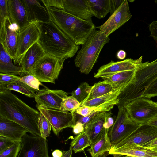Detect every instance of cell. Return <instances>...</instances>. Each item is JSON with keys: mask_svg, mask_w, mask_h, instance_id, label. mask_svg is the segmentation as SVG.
<instances>
[{"mask_svg": "<svg viewBox=\"0 0 157 157\" xmlns=\"http://www.w3.org/2000/svg\"><path fill=\"white\" fill-rule=\"evenodd\" d=\"M40 114L11 90L0 87V116L18 123L31 134L41 136L38 127Z\"/></svg>", "mask_w": 157, "mask_h": 157, "instance_id": "6da1fadb", "label": "cell"}, {"mask_svg": "<svg viewBox=\"0 0 157 157\" xmlns=\"http://www.w3.org/2000/svg\"><path fill=\"white\" fill-rule=\"evenodd\" d=\"M37 23L40 32L38 42L46 54L64 61L75 55L79 46L53 21Z\"/></svg>", "mask_w": 157, "mask_h": 157, "instance_id": "7a4b0ae2", "label": "cell"}, {"mask_svg": "<svg viewBox=\"0 0 157 157\" xmlns=\"http://www.w3.org/2000/svg\"><path fill=\"white\" fill-rule=\"evenodd\" d=\"M50 20L66 34L77 45H82L95 29L92 20L79 19L64 10L45 6Z\"/></svg>", "mask_w": 157, "mask_h": 157, "instance_id": "3957f363", "label": "cell"}, {"mask_svg": "<svg viewBox=\"0 0 157 157\" xmlns=\"http://www.w3.org/2000/svg\"><path fill=\"white\" fill-rule=\"evenodd\" d=\"M157 79V59L143 63L135 69L132 80L118 97V105L140 98Z\"/></svg>", "mask_w": 157, "mask_h": 157, "instance_id": "277c9868", "label": "cell"}, {"mask_svg": "<svg viewBox=\"0 0 157 157\" xmlns=\"http://www.w3.org/2000/svg\"><path fill=\"white\" fill-rule=\"evenodd\" d=\"M110 38L99 30H94L77 52L74 60L75 65L82 73L88 74L97 62L104 46Z\"/></svg>", "mask_w": 157, "mask_h": 157, "instance_id": "5b68a950", "label": "cell"}, {"mask_svg": "<svg viewBox=\"0 0 157 157\" xmlns=\"http://www.w3.org/2000/svg\"><path fill=\"white\" fill-rule=\"evenodd\" d=\"M123 105L131 119L138 125L147 123L157 116V104L148 99L140 97Z\"/></svg>", "mask_w": 157, "mask_h": 157, "instance_id": "8992f818", "label": "cell"}, {"mask_svg": "<svg viewBox=\"0 0 157 157\" xmlns=\"http://www.w3.org/2000/svg\"><path fill=\"white\" fill-rule=\"evenodd\" d=\"M64 61L46 54L34 66L30 75L40 82L55 83L63 68Z\"/></svg>", "mask_w": 157, "mask_h": 157, "instance_id": "52a82bcc", "label": "cell"}, {"mask_svg": "<svg viewBox=\"0 0 157 157\" xmlns=\"http://www.w3.org/2000/svg\"><path fill=\"white\" fill-rule=\"evenodd\" d=\"M118 105L117 117L108 132L112 146L126 138L139 125L131 119L123 105Z\"/></svg>", "mask_w": 157, "mask_h": 157, "instance_id": "ba28073f", "label": "cell"}, {"mask_svg": "<svg viewBox=\"0 0 157 157\" xmlns=\"http://www.w3.org/2000/svg\"><path fill=\"white\" fill-rule=\"evenodd\" d=\"M21 142V149L17 157H50L46 139L26 133Z\"/></svg>", "mask_w": 157, "mask_h": 157, "instance_id": "9c48e42d", "label": "cell"}, {"mask_svg": "<svg viewBox=\"0 0 157 157\" xmlns=\"http://www.w3.org/2000/svg\"><path fill=\"white\" fill-rule=\"evenodd\" d=\"M40 32L38 23L33 22L19 29L17 39L16 57L13 61L19 66L25 53L33 45L38 42Z\"/></svg>", "mask_w": 157, "mask_h": 157, "instance_id": "30bf717a", "label": "cell"}, {"mask_svg": "<svg viewBox=\"0 0 157 157\" xmlns=\"http://www.w3.org/2000/svg\"><path fill=\"white\" fill-rule=\"evenodd\" d=\"M40 113L43 114L50 123L56 136L63 129L72 128L75 124L74 113L60 110L46 109L37 105Z\"/></svg>", "mask_w": 157, "mask_h": 157, "instance_id": "8fae6325", "label": "cell"}, {"mask_svg": "<svg viewBox=\"0 0 157 157\" xmlns=\"http://www.w3.org/2000/svg\"><path fill=\"white\" fill-rule=\"evenodd\" d=\"M157 137V127L147 123L139 125L129 136L119 143L112 146L111 149H116L124 145L132 144L145 147Z\"/></svg>", "mask_w": 157, "mask_h": 157, "instance_id": "7c38bea8", "label": "cell"}, {"mask_svg": "<svg viewBox=\"0 0 157 157\" xmlns=\"http://www.w3.org/2000/svg\"><path fill=\"white\" fill-rule=\"evenodd\" d=\"M19 28L12 24L9 17H6L0 25V42L14 61L16 57Z\"/></svg>", "mask_w": 157, "mask_h": 157, "instance_id": "4fadbf2b", "label": "cell"}, {"mask_svg": "<svg viewBox=\"0 0 157 157\" xmlns=\"http://www.w3.org/2000/svg\"><path fill=\"white\" fill-rule=\"evenodd\" d=\"M128 1L124 0L119 7L107 21L97 27L106 37L121 27L132 17Z\"/></svg>", "mask_w": 157, "mask_h": 157, "instance_id": "5bb4252c", "label": "cell"}, {"mask_svg": "<svg viewBox=\"0 0 157 157\" xmlns=\"http://www.w3.org/2000/svg\"><path fill=\"white\" fill-rule=\"evenodd\" d=\"M142 59L143 56H141L136 59L128 58L116 62L112 60L108 64L101 66L94 77L103 78L120 72L134 70L143 63Z\"/></svg>", "mask_w": 157, "mask_h": 157, "instance_id": "9a60e30c", "label": "cell"}, {"mask_svg": "<svg viewBox=\"0 0 157 157\" xmlns=\"http://www.w3.org/2000/svg\"><path fill=\"white\" fill-rule=\"evenodd\" d=\"M68 93L61 90L48 88L40 89L34 98L37 105L43 108L60 110L63 99Z\"/></svg>", "mask_w": 157, "mask_h": 157, "instance_id": "2e32d148", "label": "cell"}, {"mask_svg": "<svg viewBox=\"0 0 157 157\" xmlns=\"http://www.w3.org/2000/svg\"><path fill=\"white\" fill-rule=\"evenodd\" d=\"M109 112L99 111L85 127L91 144L99 140L108 130L104 128V125L108 117L112 115Z\"/></svg>", "mask_w": 157, "mask_h": 157, "instance_id": "e0dca14e", "label": "cell"}, {"mask_svg": "<svg viewBox=\"0 0 157 157\" xmlns=\"http://www.w3.org/2000/svg\"><path fill=\"white\" fill-rule=\"evenodd\" d=\"M109 153L113 156L157 157V149L149 148L136 144H132L124 145L116 149H111Z\"/></svg>", "mask_w": 157, "mask_h": 157, "instance_id": "ac0fdd59", "label": "cell"}, {"mask_svg": "<svg viewBox=\"0 0 157 157\" xmlns=\"http://www.w3.org/2000/svg\"><path fill=\"white\" fill-rule=\"evenodd\" d=\"M64 10L71 15L85 21L92 20L94 15L88 0H63Z\"/></svg>", "mask_w": 157, "mask_h": 157, "instance_id": "d6986e66", "label": "cell"}, {"mask_svg": "<svg viewBox=\"0 0 157 157\" xmlns=\"http://www.w3.org/2000/svg\"><path fill=\"white\" fill-rule=\"evenodd\" d=\"M30 23L45 22L50 21L46 7L39 1L22 0Z\"/></svg>", "mask_w": 157, "mask_h": 157, "instance_id": "ffe728a7", "label": "cell"}, {"mask_svg": "<svg viewBox=\"0 0 157 157\" xmlns=\"http://www.w3.org/2000/svg\"><path fill=\"white\" fill-rule=\"evenodd\" d=\"M7 7L11 22L19 29L30 23L22 0H7Z\"/></svg>", "mask_w": 157, "mask_h": 157, "instance_id": "44dd1931", "label": "cell"}, {"mask_svg": "<svg viewBox=\"0 0 157 157\" xmlns=\"http://www.w3.org/2000/svg\"><path fill=\"white\" fill-rule=\"evenodd\" d=\"M46 54L38 42L29 48L23 56L19 66L22 68V73L30 75L35 64Z\"/></svg>", "mask_w": 157, "mask_h": 157, "instance_id": "7402d4cb", "label": "cell"}, {"mask_svg": "<svg viewBox=\"0 0 157 157\" xmlns=\"http://www.w3.org/2000/svg\"><path fill=\"white\" fill-rule=\"evenodd\" d=\"M127 86H123L101 96L82 102L80 103V106L93 108H106L112 109L114 105H118L119 100L118 97Z\"/></svg>", "mask_w": 157, "mask_h": 157, "instance_id": "603a6c76", "label": "cell"}, {"mask_svg": "<svg viewBox=\"0 0 157 157\" xmlns=\"http://www.w3.org/2000/svg\"><path fill=\"white\" fill-rule=\"evenodd\" d=\"M27 132L25 128L18 123L0 116V136L21 142Z\"/></svg>", "mask_w": 157, "mask_h": 157, "instance_id": "cb8c5ba5", "label": "cell"}, {"mask_svg": "<svg viewBox=\"0 0 157 157\" xmlns=\"http://www.w3.org/2000/svg\"><path fill=\"white\" fill-rule=\"evenodd\" d=\"M0 48V73L14 75L22 73L21 67L13 63L12 58L1 44Z\"/></svg>", "mask_w": 157, "mask_h": 157, "instance_id": "d4e9b609", "label": "cell"}, {"mask_svg": "<svg viewBox=\"0 0 157 157\" xmlns=\"http://www.w3.org/2000/svg\"><path fill=\"white\" fill-rule=\"evenodd\" d=\"M109 130L107 131L101 137L92 144L87 150L92 157H99L105 153L109 152L112 145L108 136Z\"/></svg>", "mask_w": 157, "mask_h": 157, "instance_id": "484cf974", "label": "cell"}, {"mask_svg": "<svg viewBox=\"0 0 157 157\" xmlns=\"http://www.w3.org/2000/svg\"><path fill=\"white\" fill-rule=\"evenodd\" d=\"M135 72V69L120 72L102 79L107 81L116 89L123 86L128 85L133 77Z\"/></svg>", "mask_w": 157, "mask_h": 157, "instance_id": "4316f807", "label": "cell"}, {"mask_svg": "<svg viewBox=\"0 0 157 157\" xmlns=\"http://www.w3.org/2000/svg\"><path fill=\"white\" fill-rule=\"evenodd\" d=\"M94 15L98 19L103 18L109 12L110 0H88Z\"/></svg>", "mask_w": 157, "mask_h": 157, "instance_id": "83f0119b", "label": "cell"}, {"mask_svg": "<svg viewBox=\"0 0 157 157\" xmlns=\"http://www.w3.org/2000/svg\"><path fill=\"white\" fill-rule=\"evenodd\" d=\"M115 89L110 83L105 80L96 83L92 86L88 96L82 102L100 97L110 92Z\"/></svg>", "mask_w": 157, "mask_h": 157, "instance_id": "f1b7e54d", "label": "cell"}, {"mask_svg": "<svg viewBox=\"0 0 157 157\" xmlns=\"http://www.w3.org/2000/svg\"><path fill=\"white\" fill-rule=\"evenodd\" d=\"M91 145L89 138L84 131L74 137L70 144V148L76 153L82 151Z\"/></svg>", "mask_w": 157, "mask_h": 157, "instance_id": "f546056e", "label": "cell"}, {"mask_svg": "<svg viewBox=\"0 0 157 157\" xmlns=\"http://www.w3.org/2000/svg\"><path fill=\"white\" fill-rule=\"evenodd\" d=\"M0 87H3L11 90L16 91L30 98H34L36 95L35 92L38 91L20 80Z\"/></svg>", "mask_w": 157, "mask_h": 157, "instance_id": "4dcf8cb0", "label": "cell"}, {"mask_svg": "<svg viewBox=\"0 0 157 157\" xmlns=\"http://www.w3.org/2000/svg\"><path fill=\"white\" fill-rule=\"evenodd\" d=\"M91 88L92 86H90L87 82H83L71 93V95L81 103L88 96Z\"/></svg>", "mask_w": 157, "mask_h": 157, "instance_id": "1f68e13d", "label": "cell"}, {"mask_svg": "<svg viewBox=\"0 0 157 157\" xmlns=\"http://www.w3.org/2000/svg\"><path fill=\"white\" fill-rule=\"evenodd\" d=\"M80 106V103L72 96L64 98L61 104L60 110L74 113L76 109Z\"/></svg>", "mask_w": 157, "mask_h": 157, "instance_id": "d6a6232c", "label": "cell"}, {"mask_svg": "<svg viewBox=\"0 0 157 157\" xmlns=\"http://www.w3.org/2000/svg\"><path fill=\"white\" fill-rule=\"evenodd\" d=\"M38 127L41 136L46 139L50 135L52 127L48 120L40 113L38 120Z\"/></svg>", "mask_w": 157, "mask_h": 157, "instance_id": "836d02e7", "label": "cell"}, {"mask_svg": "<svg viewBox=\"0 0 157 157\" xmlns=\"http://www.w3.org/2000/svg\"><path fill=\"white\" fill-rule=\"evenodd\" d=\"M111 110L106 108H93L82 105L77 108L75 113L83 116H86L95 111L109 112Z\"/></svg>", "mask_w": 157, "mask_h": 157, "instance_id": "e575fe53", "label": "cell"}, {"mask_svg": "<svg viewBox=\"0 0 157 157\" xmlns=\"http://www.w3.org/2000/svg\"><path fill=\"white\" fill-rule=\"evenodd\" d=\"M21 146V142H15L8 149L0 154V157H17Z\"/></svg>", "mask_w": 157, "mask_h": 157, "instance_id": "d590c367", "label": "cell"}, {"mask_svg": "<svg viewBox=\"0 0 157 157\" xmlns=\"http://www.w3.org/2000/svg\"><path fill=\"white\" fill-rule=\"evenodd\" d=\"M20 80L30 87L37 90H40V85H43L37 78L31 75H28L21 77Z\"/></svg>", "mask_w": 157, "mask_h": 157, "instance_id": "8d00e7d4", "label": "cell"}, {"mask_svg": "<svg viewBox=\"0 0 157 157\" xmlns=\"http://www.w3.org/2000/svg\"><path fill=\"white\" fill-rule=\"evenodd\" d=\"M16 75L0 73V86H3L20 80Z\"/></svg>", "mask_w": 157, "mask_h": 157, "instance_id": "74e56055", "label": "cell"}, {"mask_svg": "<svg viewBox=\"0 0 157 157\" xmlns=\"http://www.w3.org/2000/svg\"><path fill=\"white\" fill-rule=\"evenodd\" d=\"M157 96V79L147 88L140 97L150 99Z\"/></svg>", "mask_w": 157, "mask_h": 157, "instance_id": "f35d334b", "label": "cell"}, {"mask_svg": "<svg viewBox=\"0 0 157 157\" xmlns=\"http://www.w3.org/2000/svg\"><path fill=\"white\" fill-rule=\"evenodd\" d=\"M9 17L7 0H0V25L3 23L5 18Z\"/></svg>", "mask_w": 157, "mask_h": 157, "instance_id": "ab89813d", "label": "cell"}, {"mask_svg": "<svg viewBox=\"0 0 157 157\" xmlns=\"http://www.w3.org/2000/svg\"><path fill=\"white\" fill-rule=\"evenodd\" d=\"M99 112V111H95L86 116H83L79 115V116H78L79 117L78 118L75 117V123L78 122L81 123L85 128L86 125L93 119Z\"/></svg>", "mask_w": 157, "mask_h": 157, "instance_id": "60d3db41", "label": "cell"}, {"mask_svg": "<svg viewBox=\"0 0 157 157\" xmlns=\"http://www.w3.org/2000/svg\"><path fill=\"white\" fill-rule=\"evenodd\" d=\"M16 142L17 141L0 136V154L7 150Z\"/></svg>", "mask_w": 157, "mask_h": 157, "instance_id": "b9f144b4", "label": "cell"}, {"mask_svg": "<svg viewBox=\"0 0 157 157\" xmlns=\"http://www.w3.org/2000/svg\"><path fill=\"white\" fill-rule=\"evenodd\" d=\"M44 6L64 10L63 0H41Z\"/></svg>", "mask_w": 157, "mask_h": 157, "instance_id": "7bdbcfd3", "label": "cell"}, {"mask_svg": "<svg viewBox=\"0 0 157 157\" xmlns=\"http://www.w3.org/2000/svg\"><path fill=\"white\" fill-rule=\"evenodd\" d=\"M149 30L150 32L149 36L157 42V20L153 21L149 25Z\"/></svg>", "mask_w": 157, "mask_h": 157, "instance_id": "ee69618b", "label": "cell"}, {"mask_svg": "<svg viewBox=\"0 0 157 157\" xmlns=\"http://www.w3.org/2000/svg\"><path fill=\"white\" fill-rule=\"evenodd\" d=\"M124 0H110L109 12L110 15L121 6Z\"/></svg>", "mask_w": 157, "mask_h": 157, "instance_id": "f6af8a7d", "label": "cell"}, {"mask_svg": "<svg viewBox=\"0 0 157 157\" xmlns=\"http://www.w3.org/2000/svg\"><path fill=\"white\" fill-rule=\"evenodd\" d=\"M73 132L75 135H78L84 131V127L80 122H76L75 125L72 128Z\"/></svg>", "mask_w": 157, "mask_h": 157, "instance_id": "bcb514c9", "label": "cell"}, {"mask_svg": "<svg viewBox=\"0 0 157 157\" xmlns=\"http://www.w3.org/2000/svg\"><path fill=\"white\" fill-rule=\"evenodd\" d=\"M111 116V115L108 117L104 125V127L106 130H109L114 124V120Z\"/></svg>", "mask_w": 157, "mask_h": 157, "instance_id": "7dc6e473", "label": "cell"}, {"mask_svg": "<svg viewBox=\"0 0 157 157\" xmlns=\"http://www.w3.org/2000/svg\"><path fill=\"white\" fill-rule=\"evenodd\" d=\"M145 147L150 149H157V137Z\"/></svg>", "mask_w": 157, "mask_h": 157, "instance_id": "c3c4849f", "label": "cell"}, {"mask_svg": "<svg viewBox=\"0 0 157 157\" xmlns=\"http://www.w3.org/2000/svg\"><path fill=\"white\" fill-rule=\"evenodd\" d=\"M126 56V52L123 50H121L119 51L117 54V57L120 60L124 59Z\"/></svg>", "mask_w": 157, "mask_h": 157, "instance_id": "681fc988", "label": "cell"}, {"mask_svg": "<svg viewBox=\"0 0 157 157\" xmlns=\"http://www.w3.org/2000/svg\"><path fill=\"white\" fill-rule=\"evenodd\" d=\"M52 154L53 157H61L63 151L59 149H56L53 151Z\"/></svg>", "mask_w": 157, "mask_h": 157, "instance_id": "f907efd6", "label": "cell"}, {"mask_svg": "<svg viewBox=\"0 0 157 157\" xmlns=\"http://www.w3.org/2000/svg\"><path fill=\"white\" fill-rule=\"evenodd\" d=\"M72 150L71 149L67 151H63V155L61 157H72Z\"/></svg>", "mask_w": 157, "mask_h": 157, "instance_id": "816d5d0a", "label": "cell"}, {"mask_svg": "<svg viewBox=\"0 0 157 157\" xmlns=\"http://www.w3.org/2000/svg\"><path fill=\"white\" fill-rule=\"evenodd\" d=\"M147 124L151 125L157 127V116L151 119Z\"/></svg>", "mask_w": 157, "mask_h": 157, "instance_id": "f5cc1de1", "label": "cell"}, {"mask_svg": "<svg viewBox=\"0 0 157 157\" xmlns=\"http://www.w3.org/2000/svg\"><path fill=\"white\" fill-rule=\"evenodd\" d=\"M113 157H124L123 156H114Z\"/></svg>", "mask_w": 157, "mask_h": 157, "instance_id": "db71d44e", "label": "cell"}, {"mask_svg": "<svg viewBox=\"0 0 157 157\" xmlns=\"http://www.w3.org/2000/svg\"><path fill=\"white\" fill-rule=\"evenodd\" d=\"M155 3H157V0H155Z\"/></svg>", "mask_w": 157, "mask_h": 157, "instance_id": "11a10c76", "label": "cell"}, {"mask_svg": "<svg viewBox=\"0 0 157 157\" xmlns=\"http://www.w3.org/2000/svg\"><path fill=\"white\" fill-rule=\"evenodd\" d=\"M156 103H157V102H156Z\"/></svg>", "mask_w": 157, "mask_h": 157, "instance_id": "9f6ffc18", "label": "cell"}, {"mask_svg": "<svg viewBox=\"0 0 157 157\" xmlns=\"http://www.w3.org/2000/svg\"><path fill=\"white\" fill-rule=\"evenodd\" d=\"M86 157H87L86 156Z\"/></svg>", "mask_w": 157, "mask_h": 157, "instance_id": "6f0895ef", "label": "cell"}]
</instances>
